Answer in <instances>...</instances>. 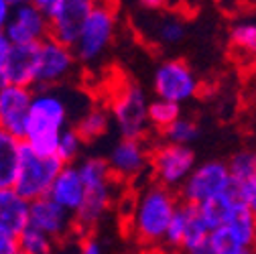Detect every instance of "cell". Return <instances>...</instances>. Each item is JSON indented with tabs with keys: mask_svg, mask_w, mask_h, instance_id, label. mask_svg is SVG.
<instances>
[{
	"mask_svg": "<svg viewBox=\"0 0 256 254\" xmlns=\"http://www.w3.org/2000/svg\"><path fill=\"white\" fill-rule=\"evenodd\" d=\"M78 167L86 185V200L74 214V234H78L80 238H88L94 236L100 218L110 210L114 202V185L120 181L114 177L108 158L90 156Z\"/></svg>",
	"mask_w": 256,
	"mask_h": 254,
	"instance_id": "cell-1",
	"label": "cell"
},
{
	"mask_svg": "<svg viewBox=\"0 0 256 254\" xmlns=\"http://www.w3.org/2000/svg\"><path fill=\"white\" fill-rule=\"evenodd\" d=\"M177 208H179V196L173 189L156 181L148 185L136 202L134 218L130 224L136 242L142 246L163 242Z\"/></svg>",
	"mask_w": 256,
	"mask_h": 254,
	"instance_id": "cell-2",
	"label": "cell"
},
{
	"mask_svg": "<svg viewBox=\"0 0 256 254\" xmlns=\"http://www.w3.org/2000/svg\"><path fill=\"white\" fill-rule=\"evenodd\" d=\"M68 128L66 100L51 90H39L30 104V114L22 142L41 154H55L57 142Z\"/></svg>",
	"mask_w": 256,
	"mask_h": 254,
	"instance_id": "cell-3",
	"label": "cell"
},
{
	"mask_svg": "<svg viewBox=\"0 0 256 254\" xmlns=\"http://www.w3.org/2000/svg\"><path fill=\"white\" fill-rule=\"evenodd\" d=\"M110 114L114 116L122 138H144L150 130L148 102L144 90L132 80H120L112 88Z\"/></svg>",
	"mask_w": 256,
	"mask_h": 254,
	"instance_id": "cell-4",
	"label": "cell"
},
{
	"mask_svg": "<svg viewBox=\"0 0 256 254\" xmlns=\"http://www.w3.org/2000/svg\"><path fill=\"white\" fill-rule=\"evenodd\" d=\"M63 167L66 165L59 161L57 154H41L33 146L22 142L14 192L26 202L47 198L53 181L57 179Z\"/></svg>",
	"mask_w": 256,
	"mask_h": 254,
	"instance_id": "cell-5",
	"label": "cell"
},
{
	"mask_svg": "<svg viewBox=\"0 0 256 254\" xmlns=\"http://www.w3.org/2000/svg\"><path fill=\"white\" fill-rule=\"evenodd\" d=\"M114 30H116V8L102 2V0H96L94 8L84 24L82 35L74 47L78 61L82 63L98 61L112 43Z\"/></svg>",
	"mask_w": 256,
	"mask_h": 254,
	"instance_id": "cell-6",
	"label": "cell"
},
{
	"mask_svg": "<svg viewBox=\"0 0 256 254\" xmlns=\"http://www.w3.org/2000/svg\"><path fill=\"white\" fill-rule=\"evenodd\" d=\"M150 169L154 181L175 189L187 181L196 169V152L187 144L163 142L150 150Z\"/></svg>",
	"mask_w": 256,
	"mask_h": 254,
	"instance_id": "cell-7",
	"label": "cell"
},
{
	"mask_svg": "<svg viewBox=\"0 0 256 254\" xmlns=\"http://www.w3.org/2000/svg\"><path fill=\"white\" fill-rule=\"evenodd\" d=\"M152 90L158 100L181 104L198 96L200 82L187 61L169 59L156 68L152 78Z\"/></svg>",
	"mask_w": 256,
	"mask_h": 254,
	"instance_id": "cell-8",
	"label": "cell"
},
{
	"mask_svg": "<svg viewBox=\"0 0 256 254\" xmlns=\"http://www.w3.org/2000/svg\"><path fill=\"white\" fill-rule=\"evenodd\" d=\"M230 169L228 163L222 161H208L194 169L187 181L179 189V200L185 204L200 206L212 198H218L226 192L230 183Z\"/></svg>",
	"mask_w": 256,
	"mask_h": 254,
	"instance_id": "cell-9",
	"label": "cell"
},
{
	"mask_svg": "<svg viewBox=\"0 0 256 254\" xmlns=\"http://www.w3.org/2000/svg\"><path fill=\"white\" fill-rule=\"evenodd\" d=\"M76 51L55 39H45L39 49V63L35 86L39 90H49L66 80L76 68Z\"/></svg>",
	"mask_w": 256,
	"mask_h": 254,
	"instance_id": "cell-10",
	"label": "cell"
},
{
	"mask_svg": "<svg viewBox=\"0 0 256 254\" xmlns=\"http://www.w3.org/2000/svg\"><path fill=\"white\" fill-rule=\"evenodd\" d=\"M92 8L94 0H61L49 14V37L74 49Z\"/></svg>",
	"mask_w": 256,
	"mask_h": 254,
	"instance_id": "cell-11",
	"label": "cell"
},
{
	"mask_svg": "<svg viewBox=\"0 0 256 254\" xmlns=\"http://www.w3.org/2000/svg\"><path fill=\"white\" fill-rule=\"evenodd\" d=\"M33 98L35 94L30 92V88L14 84L0 88V128L22 140Z\"/></svg>",
	"mask_w": 256,
	"mask_h": 254,
	"instance_id": "cell-12",
	"label": "cell"
},
{
	"mask_svg": "<svg viewBox=\"0 0 256 254\" xmlns=\"http://www.w3.org/2000/svg\"><path fill=\"white\" fill-rule=\"evenodd\" d=\"M150 150L152 148L146 146L144 138H120L108 156L114 177L120 183L136 179L150 165Z\"/></svg>",
	"mask_w": 256,
	"mask_h": 254,
	"instance_id": "cell-13",
	"label": "cell"
},
{
	"mask_svg": "<svg viewBox=\"0 0 256 254\" xmlns=\"http://www.w3.org/2000/svg\"><path fill=\"white\" fill-rule=\"evenodd\" d=\"M4 33L12 45L43 43L45 39H49V16L35 4L14 6Z\"/></svg>",
	"mask_w": 256,
	"mask_h": 254,
	"instance_id": "cell-14",
	"label": "cell"
},
{
	"mask_svg": "<svg viewBox=\"0 0 256 254\" xmlns=\"http://www.w3.org/2000/svg\"><path fill=\"white\" fill-rule=\"evenodd\" d=\"M28 226L45 232L57 242L63 240L68 234H74V216L61 206H57L51 198H41L30 202Z\"/></svg>",
	"mask_w": 256,
	"mask_h": 254,
	"instance_id": "cell-15",
	"label": "cell"
},
{
	"mask_svg": "<svg viewBox=\"0 0 256 254\" xmlns=\"http://www.w3.org/2000/svg\"><path fill=\"white\" fill-rule=\"evenodd\" d=\"M47 198H51L57 206H61L63 210L74 216L86 200V185H84L80 167H76V165L63 167L61 173L57 175V179L53 181Z\"/></svg>",
	"mask_w": 256,
	"mask_h": 254,
	"instance_id": "cell-16",
	"label": "cell"
},
{
	"mask_svg": "<svg viewBox=\"0 0 256 254\" xmlns=\"http://www.w3.org/2000/svg\"><path fill=\"white\" fill-rule=\"evenodd\" d=\"M39 49L41 43H26V45H12L6 66V80L8 84L33 88L39 63Z\"/></svg>",
	"mask_w": 256,
	"mask_h": 254,
	"instance_id": "cell-17",
	"label": "cell"
},
{
	"mask_svg": "<svg viewBox=\"0 0 256 254\" xmlns=\"http://www.w3.org/2000/svg\"><path fill=\"white\" fill-rule=\"evenodd\" d=\"M30 202L18 196L14 189L0 192V230L20 236L28 228Z\"/></svg>",
	"mask_w": 256,
	"mask_h": 254,
	"instance_id": "cell-18",
	"label": "cell"
},
{
	"mask_svg": "<svg viewBox=\"0 0 256 254\" xmlns=\"http://www.w3.org/2000/svg\"><path fill=\"white\" fill-rule=\"evenodd\" d=\"M22 140L0 128V192L14 189Z\"/></svg>",
	"mask_w": 256,
	"mask_h": 254,
	"instance_id": "cell-19",
	"label": "cell"
},
{
	"mask_svg": "<svg viewBox=\"0 0 256 254\" xmlns=\"http://www.w3.org/2000/svg\"><path fill=\"white\" fill-rule=\"evenodd\" d=\"M110 108L106 106H92L78 122L74 128L78 130V134L82 136L84 142H94L96 138H100L108 132L110 126Z\"/></svg>",
	"mask_w": 256,
	"mask_h": 254,
	"instance_id": "cell-20",
	"label": "cell"
},
{
	"mask_svg": "<svg viewBox=\"0 0 256 254\" xmlns=\"http://www.w3.org/2000/svg\"><path fill=\"white\" fill-rule=\"evenodd\" d=\"M198 208H200V214L206 220V224H208V228L212 232L222 228V226H226L228 222L232 220V216L238 212L224 194L218 196V198H212V200H208L204 204H200Z\"/></svg>",
	"mask_w": 256,
	"mask_h": 254,
	"instance_id": "cell-21",
	"label": "cell"
},
{
	"mask_svg": "<svg viewBox=\"0 0 256 254\" xmlns=\"http://www.w3.org/2000/svg\"><path fill=\"white\" fill-rule=\"evenodd\" d=\"M226 226L230 228L238 246H248V248L256 246V214L254 212H250L248 208L238 210Z\"/></svg>",
	"mask_w": 256,
	"mask_h": 254,
	"instance_id": "cell-22",
	"label": "cell"
},
{
	"mask_svg": "<svg viewBox=\"0 0 256 254\" xmlns=\"http://www.w3.org/2000/svg\"><path fill=\"white\" fill-rule=\"evenodd\" d=\"M181 118V108L175 102H167V100H154L148 104V122L150 128L156 130L158 134H163L173 122H177Z\"/></svg>",
	"mask_w": 256,
	"mask_h": 254,
	"instance_id": "cell-23",
	"label": "cell"
},
{
	"mask_svg": "<svg viewBox=\"0 0 256 254\" xmlns=\"http://www.w3.org/2000/svg\"><path fill=\"white\" fill-rule=\"evenodd\" d=\"M18 242H20L22 254H53V248H55V240L33 226H28L18 236Z\"/></svg>",
	"mask_w": 256,
	"mask_h": 254,
	"instance_id": "cell-24",
	"label": "cell"
},
{
	"mask_svg": "<svg viewBox=\"0 0 256 254\" xmlns=\"http://www.w3.org/2000/svg\"><path fill=\"white\" fill-rule=\"evenodd\" d=\"M165 138V142H173V144H191L198 136H200V126L196 120L191 118H179L177 122H173L169 128L161 134Z\"/></svg>",
	"mask_w": 256,
	"mask_h": 254,
	"instance_id": "cell-25",
	"label": "cell"
},
{
	"mask_svg": "<svg viewBox=\"0 0 256 254\" xmlns=\"http://www.w3.org/2000/svg\"><path fill=\"white\" fill-rule=\"evenodd\" d=\"M230 45L242 53L256 55V20L234 24L230 28Z\"/></svg>",
	"mask_w": 256,
	"mask_h": 254,
	"instance_id": "cell-26",
	"label": "cell"
},
{
	"mask_svg": "<svg viewBox=\"0 0 256 254\" xmlns=\"http://www.w3.org/2000/svg\"><path fill=\"white\" fill-rule=\"evenodd\" d=\"M82 144H86V142L82 140V136L78 134V130L74 128V126H68V128L63 130L59 142H57L55 154L59 156V161L63 165H74V161L78 158V154L82 150Z\"/></svg>",
	"mask_w": 256,
	"mask_h": 254,
	"instance_id": "cell-27",
	"label": "cell"
},
{
	"mask_svg": "<svg viewBox=\"0 0 256 254\" xmlns=\"http://www.w3.org/2000/svg\"><path fill=\"white\" fill-rule=\"evenodd\" d=\"M230 175L238 181H250L252 177H256V152L254 150H240L236 152L230 163H228Z\"/></svg>",
	"mask_w": 256,
	"mask_h": 254,
	"instance_id": "cell-28",
	"label": "cell"
},
{
	"mask_svg": "<svg viewBox=\"0 0 256 254\" xmlns=\"http://www.w3.org/2000/svg\"><path fill=\"white\" fill-rule=\"evenodd\" d=\"M187 216H189V204L181 202L165 236V242L171 248H181L183 246V236H185V226H187Z\"/></svg>",
	"mask_w": 256,
	"mask_h": 254,
	"instance_id": "cell-29",
	"label": "cell"
},
{
	"mask_svg": "<svg viewBox=\"0 0 256 254\" xmlns=\"http://www.w3.org/2000/svg\"><path fill=\"white\" fill-rule=\"evenodd\" d=\"M185 37V26L179 18H167L158 26V39L165 45H177Z\"/></svg>",
	"mask_w": 256,
	"mask_h": 254,
	"instance_id": "cell-30",
	"label": "cell"
},
{
	"mask_svg": "<svg viewBox=\"0 0 256 254\" xmlns=\"http://www.w3.org/2000/svg\"><path fill=\"white\" fill-rule=\"evenodd\" d=\"M10 49H12L10 39L6 37L4 30H0V88L8 84V80H6V66H8Z\"/></svg>",
	"mask_w": 256,
	"mask_h": 254,
	"instance_id": "cell-31",
	"label": "cell"
},
{
	"mask_svg": "<svg viewBox=\"0 0 256 254\" xmlns=\"http://www.w3.org/2000/svg\"><path fill=\"white\" fill-rule=\"evenodd\" d=\"M0 254H22L18 236L0 230Z\"/></svg>",
	"mask_w": 256,
	"mask_h": 254,
	"instance_id": "cell-32",
	"label": "cell"
},
{
	"mask_svg": "<svg viewBox=\"0 0 256 254\" xmlns=\"http://www.w3.org/2000/svg\"><path fill=\"white\" fill-rule=\"evenodd\" d=\"M80 254H104L100 242L96 240L94 236L82 238V246H80Z\"/></svg>",
	"mask_w": 256,
	"mask_h": 254,
	"instance_id": "cell-33",
	"label": "cell"
},
{
	"mask_svg": "<svg viewBox=\"0 0 256 254\" xmlns=\"http://www.w3.org/2000/svg\"><path fill=\"white\" fill-rule=\"evenodd\" d=\"M12 10H14V6L10 4V0H0V30H4L6 24L10 22Z\"/></svg>",
	"mask_w": 256,
	"mask_h": 254,
	"instance_id": "cell-34",
	"label": "cell"
},
{
	"mask_svg": "<svg viewBox=\"0 0 256 254\" xmlns=\"http://www.w3.org/2000/svg\"><path fill=\"white\" fill-rule=\"evenodd\" d=\"M187 254H220V250L216 248V244H214V242H212V238L208 236L202 244H198L196 248H191Z\"/></svg>",
	"mask_w": 256,
	"mask_h": 254,
	"instance_id": "cell-35",
	"label": "cell"
},
{
	"mask_svg": "<svg viewBox=\"0 0 256 254\" xmlns=\"http://www.w3.org/2000/svg\"><path fill=\"white\" fill-rule=\"evenodd\" d=\"M246 202H248V210L256 214V177L246 181Z\"/></svg>",
	"mask_w": 256,
	"mask_h": 254,
	"instance_id": "cell-36",
	"label": "cell"
},
{
	"mask_svg": "<svg viewBox=\"0 0 256 254\" xmlns=\"http://www.w3.org/2000/svg\"><path fill=\"white\" fill-rule=\"evenodd\" d=\"M59 2H61V0H33V4H35L39 10H43L47 16L59 6Z\"/></svg>",
	"mask_w": 256,
	"mask_h": 254,
	"instance_id": "cell-37",
	"label": "cell"
},
{
	"mask_svg": "<svg viewBox=\"0 0 256 254\" xmlns=\"http://www.w3.org/2000/svg\"><path fill=\"white\" fill-rule=\"evenodd\" d=\"M142 8H148V10H161L169 4V0H138Z\"/></svg>",
	"mask_w": 256,
	"mask_h": 254,
	"instance_id": "cell-38",
	"label": "cell"
},
{
	"mask_svg": "<svg viewBox=\"0 0 256 254\" xmlns=\"http://www.w3.org/2000/svg\"><path fill=\"white\" fill-rule=\"evenodd\" d=\"M222 254H256V248H248V246H240V248H232Z\"/></svg>",
	"mask_w": 256,
	"mask_h": 254,
	"instance_id": "cell-39",
	"label": "cell"
},
{
	"mask_svg": "<svg viewBox=\"0 0 256 254\" xmlns=\"http://www.w3.org/2000/svg\"><path fill=\"white\" fill-rule=\"evenodd\" d=\"M12 6H22V4H33V0H10Z\"/></svg>",
	"mask_w": 256,
	"mask_h": 254,
	"instance_id": "cell-40",
	"label": "cell"
},
{
	"mask_svg": "<svg viewBox=\"0 0 256 254\" xmlns=\"http://www.w3.org/2000/svg\"><path fill=\"white\" fill-rule=\"evenodd\" d=\"M102 2H106V4H110V6H114V8H118L120 0H102Z\"/></svg>",
	"mask_w": 256,
	"mask_h": 254,
	"instance_id": "cell-41",
	"label": "cell"
},
{
	"mask_svg": "<svg viewBox=\"0 0 256 254\" xmlns=\"http://www.w3.org/2000/svg\"><path fill=\"white\" fill-rule=\"evenodd\" d=\"M94 2H96V0H94Z\"/></svg>",
	"mask_w": 256,
	"mask_h": 254,
	"instance_id": "cell-42",
	"label": "cell"
}]
</instances>
